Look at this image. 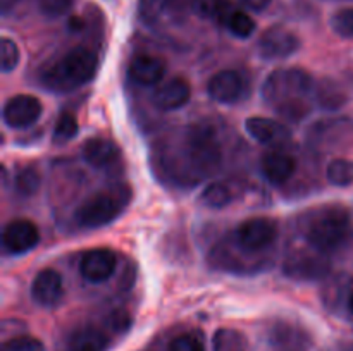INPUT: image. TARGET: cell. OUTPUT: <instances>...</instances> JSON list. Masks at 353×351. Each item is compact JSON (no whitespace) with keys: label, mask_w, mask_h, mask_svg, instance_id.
I'll list each match as a JSON object with an SVG mask.
<instances>
[{"label":"cell","mask_w":353,"mask_h":351,"mask_svg":"<svg viewBox=\"0 0 353 351\" xmlns=\"http://www.w3.org/2000/svg\"><path fill=\"white\" fill-rule=\"evenodd\" d=\"M305 240L319 253L330 255L341 251L352 243L353 227L350 213L341 205H326L314 210L305 220Z\"/></svg>","instance_id":"6da1fadb"},{"label":"cell","mask_w":353,"mask_h":351,"mask_svg":"<svg viewBox=\"0 0 353 351\" xmlns=\"http://www.w3.org/2000/svg\"><path fill=\"white\" fill-rule=\"evenodd\" d=\"M99 65L95 52L88 47H72L65 52L62 57L43 71V83L52 89L57 92H68V89L79 88L93 79Z\"/></svg>","instance_id":"7a4b0ae2"},{"label":"cell","mask_w":353,"mask_h":351,"mask_svg":"<svg viewBox=\"0 0 353 351\" xmlns=\"http://www.w3.org/2000/svg\"><path fill=\"white\" fill-rule=\"evenodd\" d=\"M186 162L200 176H209L221 167L223 150L216 129L210 124L199 123L186 129L183 141Z\"/></svg>","instance_id":"3957f363"},{"label":"cell","mask_w":353,"mask_h":351,"mask_svg":"<svg viewBox=\"0 0 353 351\" xmlns=\"http://www.w3.org/2000/svg\"><path fill=\"white\" fill-rule=\"evenodd\" d=\"M314 88V78L300 67L276 69L265 79L262 86V96L265 102L278 105L285 100L303 98Z\"/></svg>","instance_id":"277c9868"},{"label":"cell","mask_w":353,"mask_h":351,"mask_svg":"<svg viewBox=\"0 0 353 351\" xmlns=\"http://www.w3.org/2000/svg\"><path fill=\"white\" fill-rule=\"evenodd\" d=\"M121 210H123V200L117 198L114 193L100 191L86 198L76 209L74 219L81 227L97 229L112 222Z\"/></svg>","instance_id":"5b68a950"},{"label":"cell","mask_w":353,"mask_h":351,"mask_svg":"<svg viewBox=\"0 0 353 351\" xmlns=\"http://www.w3.org/2000/svg\"><path fill=\"white\" fill-rule=\"evenodd\" d=\"M300 45L302 41H300L299 34L293 33L290 28L274 24V26L268 28L259 38L257 50L259 55L265 61H281V58H288L296 54Z\"/></svg>","instance_id":"8992f818"},{"label":"cell","mask_w":353,"mask_h":351,"mask_svg":"<svg viewBox=\"0 0 353 351\" xmlns=\"http://www.w3.org/2000/svg\"><path fill=\"white\" fill-rule=\"evenodd\" d=\"M278 237V224L269 217H252L236 227V241L248 251H261Z\"/></svg>","instance_id":"52a82bcc"},{"label":"cell","mask_w":353,"mask_h":351,"mask_svg":"<svg viewBox=\"0 0 353 351\" xmlns=\"http://www.w3.org/2000/svg\"><path fill=\"white\" fill-rule=\"evenodd\" d=\"M41 112H43V105L40 100L28 93H19L14 95L3 103L2 117L3 123L12 129H24L30 127L40 119Z\"/></svg>","instance_id":"ba28073f"},{"label":"cell","mask_w":353,"mask_h":351,"mask_svg":"<svg viewBox=\"0 0 353 351\" xmlns=\"http://www.w3.org/2000/svg\"><path fill=\"white\" fill-rule=\"evenodd\" d=\"M40 241V229L30 219H14L3 227L2 244L12 255L33 250Z\"/></svg>","instance_id":"9c48e42d"},{"label":"cell","mask_w":353,"mask_h":351,"mask_svg":"<svg viewBox=\"0 0 353 351\" xmlns=\"http://www.w3.org/2000/svg\"><path fill=\"white\" fill-rule=\"evenodd\" d=\"M117 267V257L109 248H93L83 253L79 260V274L88 282L99 284L110 279Z\"/></svg>","instance_id":"30bf717a"},{"label":"cell","mask_w":353,"mask_h":351,"mask_svg":"<svg viewBox=\"0 0 353 351\" xmlns=\"http://www.w3.org/2000/svg\"><path fill=\"white\" fill-rule=\"evenodd\" d=\"M312 339L305 329L290 322H276L268 332L269 351H309Z\"/></svg>","instance_id":"8fae6325"},{"label":"cell","mask_w":353,"mask_h":351,"mask_svg":"<svg viewBox=\"0 0 353 351\" xmlns=\"http://www.w3.org/2000/svg\"><path fill=\"white\" fill-rule=\"evenodd\" d=\"M64 296V281L55 268H41L31 282V298L37 305L52 308L61 303Z\"/></svg>","instance_id":"7c38bea8"},{"label":"cell","mask_w":353,"mask_h":351,"mask_svg":"<svg viewBox=\"0 0 353 351\" xmlns=\"http://www.w3.org/2000/svg\"><path fill=\"white\" fill-rule=\"evenodd\" d=\"M207 92L219 103H236L245 95V79L238 71L223 69L209 79Z\"/></svg>","instance_id":"4fadbf2b"},{"label":"cell","mask_w":353,"mask_h":351,"mask_svg":"<svg viewBox=\"0 0 353 351\" xmlns=\"http://www.w3.org/2000/svg\"><path fill=\"white\" fill-rule=\"evenodd\" d=\"M192 98V85L188 79L181 78V76H174V78L168 79L162 83L152 95V102L159 110H178L185 107Z\"/></svg>","instance_id":"5bb4252c"},{"label":"cell","mask_w":353,"mask_h":351,"mask_svg":"<svg viewBox=\"0 0 353 351\" xmlns=\"http://www.w3.org/2000/svg\"><path fill=\"white\" fill-rule=\"evenodd\" d=\"M285 275L299 281H314L321 279L330 272V264L321 257H312V255H296L286 260Z\"/></svg>","instance_id":"9a60e30c"},{"label":"cell","mask_w":353,"mask_h":351,"mask_svg":"<svg viewBox=\"0 0 353 351\" xmlns=\"http://www.w3.org/2000/svg\"><path fill=\"white\" fill-rule=\"evenodd\" d=\"M262 172L272 184H285L296 172V158L285 151H269L262 157Z\"/></svg>","instance_id":"2e32d148"},{"label":"cell","mask_w":353,"mask_h":351,"mask_svg":"<svg viewBox=\"0 0 353 351\" xmlns=\"http://www.w3.org/2000/svg\"><path fill=\"white\" fill-rule=\"evenodd\" d=\"M165 62L155 55H138L130 62V76L138 85H157L165 76Z\"/></svg>","instance_id":"e0dca14e"},{"label":"cell","mask_w":353,"mask_h":351,"mask_svg":"<svg viewBox=\"0 0 353 351\" xmlns=\"http://www.w3.org/2000/svg\"><path fill=\"white\" fill-rule=\"evenodd\" d=\"M245 129L259 143H278V141L290 138V131L279 120L269 119V117L254 116L245 120Z\"/></svg>","instance_id":"ac0fdd59"},{"label":"cell","mask_w":353,"mask_h":351,"mask_svg":"<svg viewBox=\"0 0 353 351\" xmlns=\"http://www.w3.org/2000/svg\"><path fill=\"white\" fill-rule=\"evenodd\" d=\"M83 157L92 167H109L119 158V148L107 138H88L83 143Z\"/></svg>","instance_id":"d6986e66"},{"label":"cell","mask_w":353,"mask_h":351,"mask_svg":"<svg viewBox=\"0 0 353 351\" xmlns=\"http://www.w3.org/2000/svg\"><path fill=\"white\" fill-rule=\"evenodd\" d=\"M109 337L97 327H79L68 339V351H105Z\"/></svg>","instance_id":"ffe728a7"},{"label":"cell","mask_w":353,"mask_h":351,"mask_svg":"<svg viewBox=\"0 0 353 351\" xmlns=\"http://www.w3.org/2000/svg\"><path fill=\"white\" fill-rule=\"evenodd\" d=\"M21 2H24V0H2V12L9 14V10L19 6ZM33 2L45 17L55 19V17H62L64 14H68L74 0H33Z\"/></svg>","instance_id":"44dd1931"},{"label":"cell","mask_w":353,"mask_h":351,"mask_svg":"<svg viewBox=\"0 0 353 351\" xmlns=\"http://www.w3.org/2000/svg\"><path fill=\"white\" fill-rule=\"evenodd\" d=\"M193 12L205 19H217L226 23L228 16L233 12L230 0H193Z\"/></svg>","instance_id":"7402d4cb"},{"label":"cell","mask_w":353,"mask_h":351,"mask_svg":"<svg viewBox=\"0 0 353 351\" xmlns=\"http://www.w3.org/2000/svg\"><path fill=\"white\" fill-rule=\"evenodd\" d=\"M327 181L338 188L353 184V160L350 158H334L326 167Z\"/></svg>","instance_id":"603a6c76"},{"label":"cell","mask_w":353,"mask_h":351,"mask_svg":"<svg viewBox=\"0 0 353 351\" xmlns=\"http://www.w3.org/2000/svg\"><path fill=\"white\" fill-rule=\"evenodd\" d=\"M316 100L323 109L336 110L347 102V95H345L343 89H341L336 83L324 81L317 86Z\"/></svg>","instance_id":"cb8c5ba5"},{"label":"cell","mask_w":353,"mask_h":351,"mask_svg":"<svg viewBox=\"0 0 353 351\" xmlns=\"http://www.w3.org/2000/svg\"><path fill=\"white\" fill-rule=\"evenodd\" d=\"M200 198H202V202L209 209L221 210L233 202V189L228 184H224V182H212V184H209L203 189Z\"/></svg>","instance_id":"d4e9b609"},{"label":"cell","mask_w":353,"mask_h":351,"mask_svg":"<svg viewBox=\"0 0 353 351\" xmlns=\"http://www.w3.org/2000/svg\"><path fill=\"white\" fill-rule=\"evenodd\" d=\"M78 119L72 114L64 112L59 116L57 123H55L54 133H52V141L55 145H65L71 140H74L78 134Z\"/></svg>","instance_id":"484cf974"},{"label":"cell","mask_w":353,"mask_h":351,"mask_svg":"<svg viewBox=\"0 0 353 351\" xmlns=\"http://www.w3.org/2000/svg\"><path fill=\"white\" fill-rule=\"evenodd\" d=\"M274 109L279 114V117H283L285 120H292V123H299L312 112V107L303 98L285 100V102L274 105Z\"/></svg>","instance_id":"4316f807"},{"label":"cell","mask_w":353,"mask_h":351,"mask_svg":"<svg viewBox=\"0 0 353 351\" xmlns=\"http://www.w3.org/2000/svg\"><path fill=\"white\" fill-rule=\"evenodd\" d=\"M41 184V176L38 172L37 167L30 165V167H24L17 172L16 176V191L19 193L21 196H33L34 193L38 191Z\"/></svg>","instance_id":"83f0119b"},{"label":"cell","mask_w":353,"mask_h":351,"mask_svg":"<svg viewBox=\"0 0 353 351\" xmlns=\"http://www.w3.org/2000/svg\"><path fill=\"white\" fill-rule=\"evenodd\" d=\"M224 24H226L228 30H230L231 33L238 38L252 36L255 31V26H257V24H255V21L252 19L247 12H241V10H233V12L228 16L226 23Z\"/></svg>","instance_id":"f1b7e54d"},{"label":"cell","mask_w":353,"mask_h":351,"mask_svg":"<svg viewBox=\"0 0 353 351\" xmlns=\"http://www.w3.org/2000/svg\"><path fill=\"white\" fill-rule=\"evenodd\" d=\"M19 58L21 54L16 41L3 36L2 40H0V69H2L3 74L12 72L14 69L17 67V64H19Z\"/></svg>","instance_id":"f546056e"},{"label":"cell","mask_w":353,"mask_h":351,"mask_svg":"<svg viewBox=\"0 0 353 351\" xmlns=\"http://www.w3.org/2000/svg\"><path fill=\"white\" fill-rule=\"evenodd\" d=\"M331 28L341 38H353V7L336 10L331 17Z\"/></svg>","instance_id":"4dcf8cb0"},{"label":"cell","mask_w":353,"mask_h":351,"mask_svg":"<svg viewBox=\"0 0 353 351\" xmlns=\"http://www.w3.org/2000/svg\"><path fill=\"white\" fill-rule=\"evenodd\" d=\"M2 351H45L43 341L34 336H16L2 344Z\"/></svg>","instance_id":"1f68e13d"},{"label":"cell","mask_w":353,"mask_h":351,"mask_svg":"<svg viewBox=\"0 0 353 351\" xmlns=\"http://www.w3.org/2000/svg\"><path fill=\"white\" fill-rule=\"evenodd\" d=\"M168 351H205V346H203V341L199 334L186 332L174 337L169 343Z\"/></svg>","instance_id":"d6a6232c"},{"label":"cell","mask_w":353,"mask_h":351,"mask_svg":"<svg viewBox=\"0 0 353 351\" xmlns=\"http://www.w3.org/2000/svg\"><path fill=\"white\" fill-rule=\"evenodd\" d=\"M247 7H250L252 10H264L271 6L272 0H241Z\"/></svg>","instance_id":"836d02e7"},{"label":"cell","mask_w":353,"mask_h":351,"mask_svg":"<svg viewBox=\"0 0 353 351\" xmlns=\"http://www.w3.org/2000/svg\"><path fill=\"white\" fill-rule=\"evenodd\" d=\"M348 308H350V312L353 313V292L350 295V299H348Z\"/></svg>","instance_id":"e575fe53"}]
</instances>
